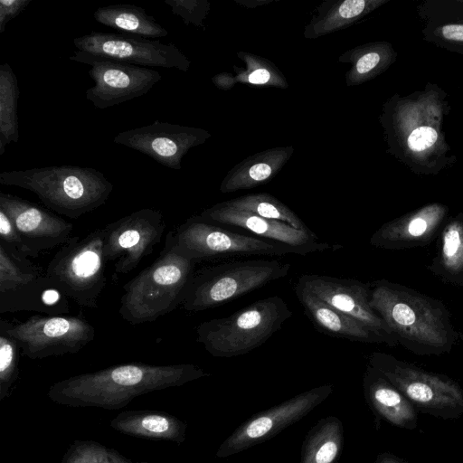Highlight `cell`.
Returning <instances> with one entry per match:
<instances>
[{"mask_svg": "<svg viewBox=\"0 0 463 463\" xmlns=\"http://www.w3.org/2000/svg\"><path fill=\"white\" fill-rule=\"evenodd\" d=\"M209 375L192 364L128 363L58 381L49 387L47 396L62 406L118 410L143 394L180 387Z\"/></svg>", "mask_w": 463, "mask_h": 463, "instance_id": "7a4b0ae2", "label": "cell"}, {"mask_svg": "<svg viewBox=\"0 0 463 463\" xmlns=\"http://www.w3.org/2000/svg\"><path fill=\"white\" fill-rule=\"evenodd\" d=\"M222 203L265 219L285 222L298 230H309L290 208L267 193L249 194Z\"/></svg>", "mask_w": 463, "mask_h": 463, "instance_id": "836d02e7", "label": "cell"}, {"mask_svg": "<svg viewBox=\"0 0 463 463\" xmlns=\"http://www.w3.org/2000/svg\"><path fill=\"white\" fill-rule=\"evenodd\" d=\"M290 264L278 260H234L194 271L180 307L190 312L216 307L286 277Z\"/></svg>", "mask_w": 463, "mask_h": 463, "instance_id": "52a82bcc", "label": "cell"}, {"mask_svg": "<svg viewBox=\"0 0 463 463\" xmlns=\"http://www.w3.org/2000/svg\"><path fill=\"white\" fill-rule=\"evenodd\" d=\"M0 242L15 254L29 258V251L12 220L0 209Z\"/></svg>", "mask_w": 463, "mask_h": 463, "instance_id": "74e56055", "label": "cell"}, {"mask_svg": "<svg viewBox=\"0 0 463 463\" xmlns=\"http://www.w3.org/2000/svg\"><path fill=\"white\" fill-rule=\"evenodd\" d=\"M294 291L307 317L321 332L333 337L365 344H383L369 327L356 319L335 309L309 290L296 283Z\"/></svg>", "mask_w": 463, "mask_h": 463, "instance_id": "603a6c76", "label": "cell"}, {"mask_svg": "<svg viewBox=\"0 0 463 463\" xmlns=\"http://www.w3.org/2000/svg\"><path fill=\"white\" fill-rule=\"evenodd\" d=\"M449 109L447 93L436 84L392 96L380 115L388 153L419 175H437L451 167L457 157L443 129Z\"/></svg>", "mask_w": 463, "mask_h": 463, "instance_id": "6da1fadb", "label": "cell"}, {"mask_svg": "<svg viewBox=\"0 0 463 463\" xmlns=\"http://www.w3.org/2000/svg\"><path fill=\"white\" fill-rule=\"evenodd\" d=\"M368 364L401 391L417 411L443 420L463 416V389L449 376L382 352L371 353Z\"/></svg>", "mask_w": 463, "mask_h": 463, "instance_id": "9c48e42d", "label": "cell"}, {"mask_svg": "<svg viewBox=\"0 0 463 463\" xmlns=\"http://www.w3.org/2000/svg\"><path fill=\"white\" fill-rule=\"evenodd\" d=\"M370 287V306L399 345L418 355L451 351L459 335L441 300L387 279L375 280Z\"/></svg>", "mask_w": 463, "mask_h": 463, "instance_id": "3957f363", "label": "cell"}, {"mask_svg": "<svg viewBox=\"0 0 463 463\" xmlns=\"http://www.w3.org/2000/svg\"><path fill=\"white\" fill-rule=\"evenodd\" d=\"M175 15L180 16L184 24L203 27V21L210 9L206 0H165Z\"/></svg>", "mask_w": 463, "mask_h": 463, "instance_id": "8d00e7d4", "label": "cell"}, {"mask_svg": "<svg viewBox=\"0 0 463 463\" xmlns=\"http://www.w3.org/2000/svg\"><path fill=\"white\" fill-rule=\"evenodd\" d=\"M17 77L8 63L0 66V156L12 142H18Z\"/></svg>", "mask_w": 463, "mask_h": 463, "instance_id": "d6a6232c", "label": "cell"}, {"mask_svg": "<svg viewBox=\"0 0 463 463\" xmlns=\"http://www.w3.org/2000/svg\"><path fill=\"white\" fill-rule=\"evenodd\" d=\"M93 16L98 23L122 33L144 38H162L168 35L167 30L153 16L135 5H110L99 7Z\"/></svg>", "mask_w": 463, "mask_h": 463, "instance_id": "f546056e", "label": "cell"}, {"mask_svg": "<svg viewBox=\"0 0 463 463\" xmlns=\"http://www.w3.org/2000/svg\"><path fill=\"white\" fill-rule=\"evenodd\" d=\"M18 343L0 328V401L10 397L19 375Z\"/></svg>", "mask_w": 463, "mask_h": 463, "instance_id": "d590c367", "label": "cell"}, {"mask_svg": "<svg viewBox=\"0 0 463 463\" xmlns=\"http://www.w3.org/2000/svg\"><path fill=\"white\" fill-rule=\"evenodd\" d=\"M165 224L159 210L143 208L103 227L104 257L114 273L127 274L160 242Z\"/></svg>", "mask_w": 463, "mask_h": 463, "instance_id": "5bb4252c", "label": "cell"}, {"mask_svg": "<svg viewBox=\"0 0 463 463\" xmlns=\"http://www.w3.org/2000/svg\"><path fill=\"white\" fill-rule=\"evenodd\" d=\"M344 426L335 416L320 419L307 433L300 463H335L342 451Z\"/></svg>", "mask_w": 463, "mask_h": 463, "instance_id": "4dcf8cb0", "label": "cell"}, {"mask_svg": "<svg viewBox=\"0 0 463 463\" xmlns=\"http://www.w3.org/2000/svg\"><path fill=\"white\" fill-rule=\"evenodd\" d=\"M24 310L61 316L70 308L45 269L0 242V314Z\"/></svg>", "mask_w": 463, "mask_h": 463, "instance_id": "8fae6325", "label": "cell"}, {"mask_svg": "<svg viewBox=\"0 0 463 463\" xmlns=\"http://www.w3.org/2000/svg\"><path fill=\"white\" fill-rule=\"evenodd\" d=\"M294 153L292 146L269 148L241 161L225 175L220 185L223 194L257 187L270 181Z\"/></svg>", "mask_w": 463, "mask_h": 463, "instance_id": "484cf974", "label": "cell"}, {"mask_svg": "<svg viewBox=\"0 0 463 463\" xmlns=\"http://www.w3.org/2000/svg\"><path fill=\"white\" fill-rule=\"evenodd\" d=\"M31 2L32 0H0V33L5 32L6 24Z\"/></svg>", "mask_w": 463, "mask_h": 463, "instance_id": "f35d334b", "label": "cell"}, {"mask_svg": "<svg viewBox=\"0 0 463 463\" xmlns=\"http://www.w3.org/2000/svg\"><path fill=\"white\" fill-rule=\"evenodd\" d=\"M297 283L335 309L365 325L384 345H399L384 320L370 306V284L317 274L301 275Z\"/></svg>", "mask_w": 463, "mask_h": 463, "instance_id": "e0dca14e", "label": "cell"}, {"mask_svg": "<svg viewBox=\"0 0 463 463\" xmlns=\"http://www.w3.org/2000/svg\"><path fill=\"white\" fill-rule=\"evenodd\" d=\"M0 209L12 220L32 258L71 237L72 223L16 195L0 192Z\"/></svg>", "mask_w": 463, "mask_h": 463, "instance_id": "d6986e66", "label": "cell"}, {"mask_svg": "<svg viewBox=\"0 0 463 463\" xmlns=\"http://www.w3.org/2000/svg\"><path fill=\"white\" fill-rule=\"evenodd\" d=\"M166 240L179 254L195 262L237 255H307L302 250L224 229L202 219H187Z\"/></svg>", "mask_w": 463, "mask_h": 463, "instance_id": "30bf717a", "label": "cell"}, {"mask_svg": "<svg viewBox=\"0 0 463 463\" xmlns=\"http://www.w3.org/2000/svg\"><path fill=\"white\" fill-rule=\"evenodd\" d=\"M375 463H406L402 458H398L397 456L383 452L380 453L375 460Z\"/></svg>", "mask_w": 463, "mask_h": 463, "instance_id": "ab89813d", "label": "cell"}, {"mask_svg": "<svg viewBox=\"0 0 463 463\" xmlns=\"http://www.w3.org/2000/svg\"><path fill=\"white\" fill-rule=\"evenodd\" d=\"M428 269L445 284L463 287V210L448 218Z\"/></svg>", "mask_w": 463, "mask_h": 463, "instance_id": "4316f807", "label": "cell"}, {"mask_svg": "<svg viewBox=\"0 0 463 463\" xmlns=\"http://www.w3.org/2000/svg\"><path fill=\"white\" fill-rule=\"evenodd\" d=\"M332 392L331 384L321 385L255 413L220 445L216 457H230L271 439L307 415L328 398Z\"/></svg>", "mask_w": 463, "mask_h": 463, "instance_id": "9a60e30c", "label": "cell"}, {"mask_svg": "<svg viewBox=\"0 0 463 463\" xmlns=\"http://www.w3.org/2000/svg\"><path fill=\"white\" fill-rule=\"evenodd\" d=\"M210 137L211 133L203 128L155 121L122 131L113 141L141 152L164 166L180 170L184 155Z\"/></svg>", "mask_w": 463, "mask_h": 463, "instance_id": "ac0fdd59", "label": "cell"}, {"mask_svg": "<svg viewBox=\"0 0 463 463\" xmlns=\"http://www.w3.org/2000/svg\"><path fill=\"white\" fill-rule=\"evenodd\" d=\"M0 328L16 340L24 356L33 360L76 354L96 335L85 318L63 315L36 314L16 324L1 319Z\"/></svg>", "mask_w": 463, "mask_h": 463, "instance_id": "7c38bea8", "label": "cell"}, {"mask_svg": "<svg viewBox=\"0 0 463 463\" xmlns=\"http://www.w3.org/2000/svg\"><path fill=\"white\" fill-rule=\"evenodd\" d=\"M396 58L397 52L390 43L374 42L346 51L338 61L351 64L345 77L346 85L353 87L382 74Z\"/></svg>", "mask_w": 463, "mask_h": 463, "instance_id": "f1b7e54d", "label": "cell"}, {"mask_svg": "<svg viewBox=\"0 0 463 463\" xmlns=\"http://www.w3.org/2000/svg\"><path fill=\"white\" fill-rule=\"evenodd\" d=\"M237 55L245 62V68H234L237 72L235 76L226 73L214 76L213 82L219 89H231L234 83L288 88L286 78L269 60L242 51L239 52Z\"/></svg>", "mask_w": 463, "mask_h": 463, "instance_id": "1f68e13d", "label": "cell"}, {"mask_svg": "<svg viewBox=\"0 0 463 463\" xmlns=\"http://www.w3.org/2000/svg\"><path fill=\"white\" fill-rule=\"evenodd\" d=\"M292 315L282 298L269 297L229 317L202 322L196 341L214 357L245 354L266 343Z\"/></svg>", "mask_w": 463, "mask_h": 463, "instance_id": "8992f818", "label": "cell"}, {"mask_svg": "<svg viewBox=\"0 0 463 463\" xmlns=\"http://www.w3.org/2000/svg\"><path fill=\"white\" fill-rule=\"evenodd\" d=\"M449 207L443 203L425 204L383 224L370 238L375 248L395 250L430 244L448 220Z\"/></svg>", "mask_w": 463, "mask_h": 463, "instance_id": "44dd1931", "label": "cell"}, {"mask_svg": "<svg viewBox=\"0 0 463 463\" xmlns=\"http://www.w3.org/2000/svg\"><path fill=\"white\" fill-rule=\"evenodd\" d=\"M199 216L214 224H225L246 230L253 235L302 250L307 254L342 248L341 245H330L319 241L318 237L310 230H298L285 222L265 219L232 208L223 203H219L205 209Z\"/></svg>", "mask_w": 463, "mask_h": 463, "instance_id": "ffe728a7", "label": "cell"}, {"mask_svg": "<svg viewBox=\"0 0 463 463\" xmlns=\"http://www.w3.org/2000/svg\"><path fill=\"white\" fill-rule=\"evenodd\" d=\"M195 261L165 239L156 260L123 286L118 313L130 325L154 322L180 307Z\"/></svg>", "mask_w": 463, "mask_h": 463, "instance_id": "5b68a950", "label": "cell"}, {"mask_svg": "<svg viewBox=\"0 0 463 463\" xmlns=\"http://www.w3.org/2000/svg\"><path fill=\"white\" fill-rule=\"evenodd\" d=\"M0 184L29 190L46 208L71 219L103 205L113 190L112 183L101 172L77 165L4 171Z\"/></svg>", "mask_w": 463, "mask_h": 463, "instance_id": "277c9868", "label": "cell"}, {"mask_svg": "<svg viewBox=\"0 0 463 463\" xmlns=\"http://www.w3.org/2000/svg\"><path fill=\"white\" fill-rule=\"evenodd\" d=\"M386 2L388 0L326 1L305 27L304 37L317 39L346 28Z\"/></svg>", "mask_w": 463, "mask_h": 463, "instance_id": "83f0119b", "label": "cell"}, {"mask_svg": "<svg viewBox=\"0 0 463 463\" xmlns=\"http://www.w3.org/2000/svg\"><path fill=\"white\" fill-rule=\"evenodd\" d=\"M459 337L461 338V340L463 341V333L459 335Z\"/></svg>", "mask_w": 463, "mask_h": 463, "instance_id": "60d3db41", "label": "cell"}, {"mask_svg": "<svg viewBox=\"0 0 463 463\" xmlns=\"http://www.w3.org/2000/svg\"><path fill=\"white\" fill-rule=\"evenodd\" d=\"M70 60L90 65L88 73L94 85L86 90L85 95L99 109L143 96L162 79L157 71L94 58L78 50Z\"/></svg>", "mask_w": 463, "mask_h": 463, "instance_id": "2e32d148", "label": "cell"}, {"mask_svg": "<svg viewBox=\"0 0 463 463\" xmlns=\"http://www.w3.org/2000/svg\"><path fill=\"white\" fill-rule=\"evenodd\" d=\"M104 230L83 238L71 236L59 248L45 269L52 286L84 308H96L107 283Z\"/></svg>", "mask_w": 463, "mask_h": 463, "instance_id": "ba28073f", "label": "cell"}, {"mask_svg": "<svg viewBox=\"0 0 463 463\" xmlns=\"http://www.w3.org/2000/svg\"><path fill=\"white\" fill-rule=\"evenodd\" d=\"M61 463H149L133 461L118 450L93 440H75L63 455Z\"/></svg>", "mask_w": 463, "mask_h": 463, "instance_id": "e575fe53", "label": "cell"}, {"mask_svg": "<svg viewBox=\"0 0 463 463\" xmlns=\"http://www.w3.org/2000/svg\"><path fill=\"white\" fill-rule=\"evenodd\" d=\"M109 426L122 434L156 440L171 441L177 445L185 439L187 425L179 418L151 410H131L120 412Z\"/></svg>", "mask_w": 463, "mask_h": 463, "instance_id": "d4e9b609", "label": "cell"}, {"mask_svg": "<svg viewBox=\"0 0 463 463\" xmlns=\"http://www.w3.org/2000/svg\"><path fill=\"white\" fill-rule=\"evenodd\" d=\"M425 39L463 54V0H431L419 7Z\"/></svg>", "mask_w": 463, "mask_h": 463, "instance_id": "cb8c5ba5", "label": "cell"}, {"mask_svg": "<svg viewBox=\"0 0 463 463\" xmlns=\"http://www.w3.org/2000/svg\"><path fill=\"white\" fill-rule=\"evenodd\" d=\"M78 51L99 59L136 66L175 68L187 71L190 60L174 44L128 33L91 32L73 40Z\"/></svg>", "mask_w": 463, "mask_h": 463, "instance_id": "4fadbf2b", "label": "cell"}, {"mask_svg": "<svg viewBox=\"0 0 463 463\" xmlns=\"http://www.w3.org/2000/svg\"><path fill=\"white\" fill-rule=\"evenodd\" d=\"M365 401L373 412L390 424L413 430L418 425L417 409L380 372L367 364L363 377Z\"/></svg>", "mask_w": 463, "mask_h": 463, "instance_id": "7402d4cb", "label": "cell"}]
</instances>
